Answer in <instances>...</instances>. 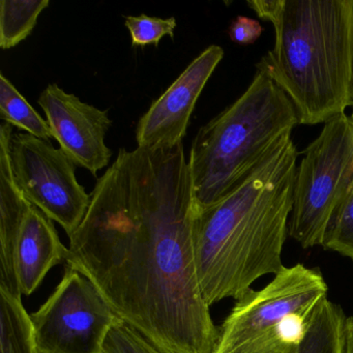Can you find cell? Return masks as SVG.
I'll return each instance as SVG.
<instances>
[{"mask_svg": "<svg viewBox=\"0 0 353 353\" xmlns=\"http://www.w3.org/2000/svg\"><path fill=\"white\" fill-rule=\"evenodd\" d=\"M69 237L65 265L88 276L115 315L162 353H214L220 330L200 290L195 196L183 142L121 148Z\"/></svg>", "mask_w": 353, "mask_h": 353, "instance_id": "6da1fadb", "label": "cell"}, {"mask_svg": "<svg viewBox=\"0 0 353 353\" xmlns=\"http://www.w3.org/2000/svg\"><path fill=\"white\" fill-rule=\"evenodd\" d=\"M299 152L285 135L255 169L220 201L196 208V270L208 305L239 299L254 282L285 268Z\"/></svg>", "mask_w": 353, "mask_h": 353, "instance_id": "7a4b0ae2", "label": "cell"}, {"mask_svg": "<svg viewBox=\"0 0 353 353\" xmlns=\"http://www.w3.org/2000/svg\"><path fill=\"white\" fill-rule=\"evenodd\" d=\"M274 43L256 65L292 102L299 125L325 123L353 105V0H250Z\"/></svg>", "mask_w": 353, "mask_h": 353, "instance_id": "3957f363", "label": "cell"}, {"mask_svg": "<svg viewBox=\"0 0 353 353\" xmlns=\"http://www.w3.org/2000/svg\"><path fill=\"white\" fill-rule=\"evenodd\" d=\"M297 125L292 102L257 71L245 92L194 138L188 164L197 208L230 193Z\"/></svg>", "mask_w": 353, "mask_h": 353, "instance_id": "277c9868", "label": "cell"}, {"mask_svg": "<svg viewBox=\"0 0 353 353\" xmlns=\"http://www.w3.org/2000/svg\"><path fill=\"white\" fill-rule=\"evenodd\" d=\"M327 292L320 270L285 266L263 288L236 299L214 353H299Z\"/></svg>", "mask_w": 353, "mask_h": 353, "instance_id": "5b68a950", "label": "cell"}, {"mask_svg": "<svg viewBox=\"0 0 353 353\" xmlns=\"http://www.w3.org/2000/svg\"><path fill=\"white\" fill-rule=\"evenodd\" d=\"M353 189V121L346 113L323 123L303 150L295 176L289 236L303 249L323 245L332 218Z\"/></svg>", "mask_w": 353, "mask_h": 353, "instance_id": "8992f818", "label": "cell"}, {"mask_svg": "<svg viewBox=\"0 0 353 353\" xmlns=\"http://www.w3.org/2000/svg\"><path fill=\"white\" fill-rule=\"evenodd\" d=\"M30 318L39 353H104L107 336L119 319L94 283L70 265Z\"/></svg>", "mask_w": 353, "mask_h": 353, "instance_id": "52a82bcc", "label": "cell"}, {"mask_svg": "<svg viewBox=\"0 0 353 353\" xmlns=\"http://www.w3.org/2000/svg\"><path fill=\"white\" fill-rule=\"evenodd\" d=\"M11 158L16 183L26 199L71 236L92 200L76 177V165L50 140L28 133L13 135Z\"/></svg>", "mask_w": 353, "mask_h": 353, "instance_id": "ba28073f", "label": "cell"}, {"mask_svg": "<svg viewBox=\"0 0 353 353\" xmlns=\"http://www.w3.org/2000/svg\"><path fill=\"white\" fill-rule=\"evenodd\" d=\"M44 110L53 138L76 166L85 168L97 177L108 166L112 152L105 137L112 125L108 110L82 102L78 97L49 84L38 100Z\"/></svg>", "mask_w": 353, "mask_h": 353, "instance_id": "9c48e42d", "label": "cell"}, {"mask_svg": "<svg viewBox=\"0 0 353 353\" xmlns=\"http://www.w3.org/2000/svg\"><path fill=\"white\" fill-rule=\"evenodd\" d=\"M223 57L222 47L210 45L152 102L136 128L138 148L160 150L183 142L196 103Z\"/></svg>", "mask_w": 353, "mask_h": 353, "instance_id": "30bf717a", "label": "cell"}, {"mask_svg": "<svg viewBox=\"0 0 353 353\" xmlns=\"http://www.w3.org/2000/svg\"><path fill=\"white\" fill-rule=\"evenodd\" d=\"M68 256L69 248L61 243L53 221L32 204L22 221L15 253L16 274L22 294H32L51 268L65 265Z\"/></svg>", "mask_w": 353, "mask_h": 353, "instance_id": "8fae6325", "label": "cell"}, {"mask_svg": "<svg viewBox=\"0 0 353 353\" xmlns=\"http://www.w3.org/2000/svg\"><path fill=\"white\" fill-rule=\"evenodd\" d=\"M13 127H0V290L21 297L15 253L22 221L32 203L16 183L11 158Z\"/></svg>", "mask_w": 353, "mask_h": 353, "instance_id": "7c38bea8", "label": "cell"}, {"mask_svg": "<svg viewBox=\"0 0 353 353\" xmlns=\"http://www.w3.org/2000/svg\"><path fill=\"white\" fill-rule=\"evenodd\" d=\"M0 353H38L32 318L21 297L0 290Z\"/></svg>", "mask_w": 353, "mask_h": 353, "instance_id": "4fadbf2b", "label": "cell"}, {"mask_svg": "<svg viewBox=\"0 0 353 353\" xmlns=\"http://www.w3.org/2000/svg\"><path fill=\"white\" fill-rule=\"evenodd\" d=\"M343 310L326 299L318 307L299 353H344Z\"/></svg>", "mask_w": 353, "mask_h": 353, "instance_id": "5bb4252c", "label": "cell"}, {"mask_svg": "<svg viewBox=\"0 0 353 353\" xmlns=\"http://www.w3.org/2000/svg\"><path fill=\"white\" fill-rule=\"evenodd\" d=\"M49 6V0H1L0 48L8 50L26 40Z\"/></svg>", "mask_w": 353, "mask_h": 353, "instance_id": "9a60e30c", "label": "cell"}, {"mask_svg": "<svg viewBox=\"0 0 353 353\" xmlns=\"http://www.w3.org/2000/svg\"><path fill=\"white\" fill-rule=\"evenodd\" d=\"M0 119L40 139L53 138L47 121L30 106L3 72L0 73Z\"/></svg>", "mask_w": 353, "mask_h": 353, "instance_id": "2e32d148", "label": "cell"}, {"mask_svg": "<svg viewBox=\"0 0 353 353\" xmlns=\"http://www.w3.org/2000/svg\"><path fill=\"white\" fill-rule=\"evenodd\" d=\"M322 247L348 258L353 263V189L332 218Z\"/></svg>", "mask_w": 353, "mask_h": 353, "instance_id": "e0dca14e", "label": "cell"}, {"mask_svg": "<svg viewBox=\"0 0 353 353\" xmlns=\"http://www.w3.org/2000/svg\"><path fill=\"white\" fill-rule=\"evenodd\" d=\"M125 28L129 30L131 36L132 46L145 47L154 45L158 47L161 40L165 36H169L174 40L175 28H177L174 17L163 18L150 17L141 14L139 16H127L125 18Z\"/></svg>", "mask_w": 353, "mask_h": 353, "instance_id": "ac0fdd59", "label": "cell"}, {"mask_svg": "<svg viewBox=\"0 0 353 353\" xmlns=\"http://www.w3.org/2000/svg\"><path fill=\"white\" fill-rule=\"evenodd\" d=\"M104 353H162L141 334L121 319L111 328L104 345Z\"/></svg>", "mask_w": 353, "mask_h": 353, "instance_id": "d6986e66", "label": "cell"}, {"mask_svg": "<svg viewBox=\"0 0 353 353\" xmlns=\"http://www.w3.org/2000/svg\"><path fill=\"white\" fill-rule=\"evenodd\" d=\"M260 22L245 16H237L229 26L228 34L230 40L235 44H254L263 32Z\"/></svg>", "mask_w": 353, "mask_h": 353, "instance_id": "ffe728a7", "label": "cell"}, {"mask_svg": "<svg viewBox=\"0 0 353 353\" xmlns=\"http://www.w3.org/2000/svg\"><path fill=\"white\" fill-rule=\"evenodd\" d=\"M344 353H353V317L346 318L345 322Z\"/></svg>", "mask_w": 353, "mask_h": 353, "instance_id": "44dd1931", "label": "cell"}, {"mask_svg": "<svg viewBox=\"0 0 353 353\" xmlns=\"http://www.w3.org/2000/svg\"><path fill=\"white\" fill-rule=\"evenodd\" d=\"M350 117H351V119H352V121H353V105H352V113H351Z\"/></svg>", "mask_w": 353, "mask_h": 353, "instance_id": "7402d4cb", "label": "cell"}, {"mask_svg": "<svg viewBox=\"0 0 353 353\" xmlns=\"http://www.w3.org/2000/svg\"><path fill=\"white\" fill-rule=\"evenodd\" d=\"M39 353V352H38Z\"/></svg>", "mask_w": 353, "mask_h": 353, "instance_id": "603a6c76", "label": "cell"}]
</instances>
